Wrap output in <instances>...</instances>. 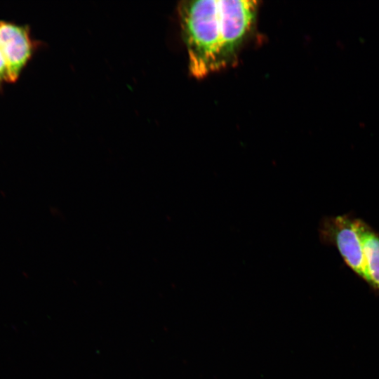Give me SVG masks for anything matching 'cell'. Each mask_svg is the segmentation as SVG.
<instances>
[{
	"label": "cell",
	"mask_w": 379,
	"mask_h": 379,
	"mask_svg": "<svg viewBox=\"0 0 379 379\" xmlns=\"http://www.w3.org/2000/svg\"><path fill=\"white\" fill-rule=\"evenodd\" d=\"M258 1H182L178 12L189 70L197 79L232 65L254 26Z\"/></svg>",
	"instance_id": "obj_1"
},
{
	"label": "cell",
	"mask_w": 379,
	"mask_h": 379,
	"mask_svg": "<svg viewBox=\"0 0 379 379\" xmlns=\"http://www.w3.org/2000/svg\"><path fill=\"white\" fill-rule=\"evenodd\" d=\"M321 241L334 246L345 264L362 279L364 261L360 240L354 227V218L350 214L326 217L319 227Z\"/></svg>",
	"instance_id": "obj_3"
},
{
	"label": "cell",
	"mask_w": 379,
	"mask_h": 379,
	"mask_svg": "<svg viewBox=\"0 0 379 379\" xmlns=\"http://www.w3.org/2000/svg\"><path fill=\"white\" fill-rule=\"evenodd\" d=\"M39 46L27 25L0 20V90L20 79Z\"/></svg>",
	"instance_id": "obj_2"
},
{
	"label": "cell",
	"mask_w": 379,
	"mask_h": 379,
	"mask_svg": "<svg viewBox=\"0 0 379 379\" xmlns=\"http://www.w3.org/2000/svg\"><path fill=\"white\" fill-rule=\"evenodd\" d=\"M354 227L362 248L364 261L363 280L375 292L379 293V233L360 218H354Z\"/></svg>",
	"instance_id": "obj_4"
}]
</instances>
